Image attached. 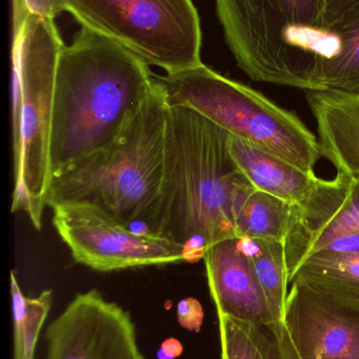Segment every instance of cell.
Wrapping results in <instances>:
<instances>
[{"label": "cell", "instance_id": "21", "mask_svg": "<svg viewBox=\"0 0 359 359\" xmlns=\"http://www.w3.org/2000/svg\"><path fill=\"white\" fill-rule=\"evenodd\" d=\"M255 335L266 359H299L284 323L255 326Z\"/></svg>", "mask_w": 359, "mask_h": 359}, {"label": "cell", "instance_id": "4", "mask_svg": "<svg viewBox=\"0 0 359 359\" xmlns=\"http://www.w3.org/2000/svg\"><path fill=\"white\" fill-rule=\"evenodd\" d=\"M226 41L251 79L322 92L341 44L325 29V0H215Z\"/></svg>", "mask_w": 359, "mask_h": 359}, {"label": "cell", "instance_id": "22", "mask_svg": "<svg viewBox=\"0 0 359 359\" xmlns=\"http://www.w3.org/2000/svg\"><path fill=\"white\" fill-rule=\"evenodd\" d=\"M59 13V0H12L13 35L20 29L30 14L54 19Z\"/></svg>", "mask_w": 359, "mask_h": 359}, {"label": "cell", "instance_id": "15", "mask_svg": "<svg viewBox=\"0 0 359 359\" xmlns=\"http://www.w3.org/2000/svg\"><path fill=\"white\" fill-rule=\"evenodd\" d=\"M294 206L253 188L238 207L235 227L238 238L271 240L284 243L291 223Z\"/></svg>", "mask_w": 359, "mask_h": 359}, {"label": "cell", "instance_id": "20", "mask_svg": "<svg viewBox=\"0 0 359 359\" xmlns=\"http://www.w3.org/2000/svg\"><path fill=\"white\" fill-rule=\"evenodd\" d=\"M325 29L339 44L359 31V0H325Z\"/></svg>", "mask_w": 359, "mask_h": 359}, {"label": "cell", "instance_id": "3", "mask_svg": "<svg viewBox=\"0 0 359 359\" xmlns=\"http://www.w3.org/2000/svg\"><path fill=\"white\" fill-rule=\"evenodd\" d=\"M169 105L159 79L117 141L51 177L46 206L86 205L147 226L162 194Z\"/></svg>", "mask_w": 359, "mask_h": 359}, {"label": "cell", "instance_id": "10", "mask_svg": "<svg viewBox=\"0 0 359 359\" xmlns=\"http://www.w3.org/2000/svg\"><path fill=\"white\" fill-rule=\"evenodd\" d=\"M290 285L282 323L299 359H359V304Z\"/></svg>", "mask_w": 359, "mask_h": 359}, {"label": "cell", "instance_id": "5", "mask_svg": "<svg viewBox=\"0 0 359 359\" xmlns=\"http://www.w3.org/2000/svg\"><path fill=\"white\" fill-rule=\"evenodd\" d=\"M63 43L54 19L30 14L12 42V212L42 227L51 180L50 143L57 65Z\"/></svg>", "mask_w": 359, "mask_h": 359}, {"label": "cell", "instance_id": "11", "mask_svg": "<svg viewBox=\"0 0 359 359\" xmlns=\"http://www.w3.org/2000/svg\"><path fill=\"white\" fill-rule=\"evenodd\" d=\"M204 261L217 314L255 326L280 323L272 312L242 238L216 243L204 252Z\"/></svg>", "mask_w": 359, "mask_h": 359}, {"label": "cell", "instance_id": "12", "mask_svg": "<svg viewBox=\"0 0 359 359\" xmlns=\"http://www.w3.org/2000/svg\"><path fill=\"white\" fill-rule=\"evenodd\" d=\"M322 156L337 172L359 179V95L307 92Z\"/></svg>", "mask_w": 359, "mask_h": 359}, {"label": "cell", "instance_id": "8", "mask_svg": "<svg viewBox=\"0 0 359 359\" xmlns=\"http://www.w3.org/2000/svg\"><path fill=\"white\" fill-rule=\"evenodd\" d=\"M53 224L78 264L100 272L187 262L181 245L133 230L86 205L54 207Z\"/></svg>", "mask_w": 359, "mask_h": 359}, {"label": "cell", "instance_id": "23", "mask_svg": "<svg viewBox=\"0 0 359 359\" xmlns=\"http://www.w3.org/2000/svg\"><path fill=\"white\" fill-rule=\"evenodd\" d=\"M341 201L346 228L350 233H359V179L349 178Z\"/></svg>", "mask_w": 359, "mask_h": 359}, {"label": "cell", "instance_id": "9", "mask_svg": "<svg viewBox=\"0 0 359 359\" xmlns=\"http://www.w3.org/2000/svg\"><path fill=\"white\" fill-rule=\"evenodd\" d=\"M46 359H147L130 312L96 289L79 293L46 331Z\"/></svg>", "mask_w": 359, "mask_h": 359}, {"label": "cell", "instance_id": "24", "mask_svg": "<svg viewBox=\"0 0 359 359\" xmlns=\"http://www.w3.org/2000/svg\"><path fill=\"white\" fill-rule=\"evenodd\" d=\"M177 316L179 323L190 330H200L204 320V312L200 304L190 299L179 303Z\"/></svg>", "mask_w": 359, "mask_h": 359}, {"label": "cell", "instance_id": "16", "mask_svg": "<svg viewBox=\"0 0 359 359\" xmlns=\"http://www.w3.org/2000/svg\"><path fill=\"white\" fill-rule=\"evenodd\" d=\"M13 312V359H35L42 327L52 307L53 292L44 290L38 297H25L14 272L11 273Z\"/></svg>", "mask_w": 359, "mask_h": 359}, {"label": "cell", "instance_id": "7", "mask_svg": "<svg viewBox=\"0 0 359 359\" xmlns=\"http://www.w3.org/2000/svg\"><path fill=\"white\" fill-rule=\"evenodd\" d=\"M59 6L149 67L175 74L202 65V27L192 0H59Z\"/></svg>", "mask_w": 359, "mask_h": 359}, {"label": "cell", "instance_id": "2", "mask_svg": "<svg viewBox=\"0 0 359 359\" xmlns=\"http://www.w3.org/2000/svg\"><path fill=\"white\" fill-rule=\"evenodd\" d=\"M149 65L81 27L57 65L51 130V177L107 149L155 86Z\"/></svg>", "mask_w": 359, "mask_h": 359}, {"label": "cell", "instance_id": "19", "mask_svg": "<svg viewBox=\"0 0 359 359\" xmlns=\"http://www.w3.org/2000/svg\"><path fill=\"white\" fill-rule=\"evenodd\" d=\"M221 359H266L255 335V325L218 314Z\"/></svg>", "mask_w": 359, "mask_h": 359}, {"label": "cell", "instance_id": "13", "mask_svg": "<svg viewBox=\"0 0 359 359\" xmlns=\"http://www.w3.org/2000/svg\"><path fill=\"white\" fill-rule=\"evenodd\" d=\"M229 149L238 170L256 189L292 206H305L322 184L315 172H306L231 135Z\"/></svg>", "mask_w": 359, "mask_h": 359}, {"label": "cell", "instance_id": "1", "mask_svg": "<svg viewBox=\"0 0 359 359\" xmlns=\"http://www.w3.org/2000/svg\"><path fill=\"white\" fill-rule=\"evenodd\" d=\"M229 137L197 111L169 107L164 184L145 231L183 246L187 262L238 238L236 211L255 188L234 162Z\"/></svg>", "mask_w": 359, "mask_h": 359}, {"label": "cell", "instance_id": "17", "mask_svg": "<svg viewBox=\"0 0 359 359\" xmlns=\"http://www.w3.org/2000/svg\"><path fill=\"white\" fill-rule=\"evenodd\" d=\"M242 241L272 312L278 322H282L289 294L284 243L249 238Z\"/></svg>", "mask_w": 359, "mask_h": 359}, {"label": "cell", "instance_id": "14", "mask_svg": "<svg viewBox=\"0 0 359 359\" xmlns=\"http://www.w3.org/2000/svg\"><path fill=\"white\" fill-rule=\"evenodd\" d=\"M292 283L322 294L359 304V249L313 253L295 270L289 285Z\"/></svg>", "mask_w": 359, "mask_h": 359}, {"label": "cell", "instance_id": "18", "mask_svg": "<svg viewBox=\"0 0 359 359\" xmlns=\"http://www.w3.org/2000/svg\"><path fill=\"white\" fill-rule=\"evenodd\" d=\"M322 92L359 95V31L341 44L339 55L327 65Z\"/></svg>", "mask_w": 359, "mask_h": 359}, {"label": "cell", "instance_id": "6", "mask_svg": "<svg viewBox=\"0 0 359 359\" xmlns=\"http://www.w3.org/2000/svg\"><path fill=\"white\" fill-rule=\"evenodd\" d=\"M158 79L169 107L193 109L231 136L314 172L322 157L318 138L294 114L257 90L204 63Z\"/></svg>", "mask_w": 359, "mask_h": 359}]
</instances>
